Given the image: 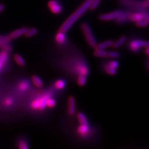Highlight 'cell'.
Wrapping results in <instances>:
<instances>
[{"label": "cell", "mask_w": 149, "mask_h": 149, "mask_svg": "<svg viewBox=\"0 0 149 149\" xmlns=\"http://www.w3.org/2000/svg\"><path fill=\"white\" fill-rule=\"evenodd\" d=\"M92 1L93 0H86V1L84 2L75 11L73 14H72L71 16H69L67 19L66 21L63 23L61 27H60L59 31L64 32V33L67 32L70 29V28L73 26L74 23L78 19V18H80L83 14L85 13V12L87 11V9L88 8H90V4Z\"/></svg>", "instance_id": "obj_1"}, {"label": "cell", "mask_w": 149, "mask_h": 149, "mask_svg": "<svg viewBox=\"0 0 149 149\" xmlns=\"http://www.w3.org/2000/svg\"><path fill=\"white\" fill-rule=\"evenodd\" d=\"M81 28L83 33L85 36L88 44L91 47V48H95L97 45L96 40L93 36L91 28L86 22H83L81 24Z\"/></svg>", "instance_id": "obj_2"}, {"label": "cell", "mask_w": 149, "mask_h": 149, "mask_svg": "<svg viewBox=\"0 0 149 149\" xmlns=\"http://www.w3.org/2000/svg\"><path fill=\"white\" fill-rule=\"evenodd\" d=\"M123 13V12L122 11H120V10L114 11L113 12H111L109 13L101 15L99 16V19L101 21H112V20L118 19Z\"/></svg>", "instance_id": "obj_3"}, {"label": "cell", "mask_w": 149, "mask_h": 149, "mask_svg": "<svg viewBox=\"0 0 149 149\" xmlns=\"http://www.w3.org/2000/svg\"><path fill=\"white\" fill-rule=\"evenodd\" d=\"M128 19L130 21L134 22H137L142 19H146L147 21H148V16L147 14L145 15L143 13H137L129 14Z\"/></svg>", "instance_id": "obj_4"}, {"label": "cell", "mask_w": 149, "mask_h": 149, "mask_svg": "<svg viewBox=\"0 0 149 149\" xmlns=\"http://www.w3.org/2000/svg\"><path fill=\"white\" fill-rule=\"evenodd\" d=\"M27 29H28L27 27H22V28H20V29H18L13 31L8 35L9 39L11 40L15 39L18 38V37L22 36V35H24L25 32H26Z\"/></svg>", "instance_id": "obj_5"}, {"label": "cell", "mask_w": 149, "mask_h": 149, "mask_svg": "<svg viewBox=\"0 0 149 149\" xmlns=\"http://www.w3.org/2000/svg\"><path fill=\"white\" fill-rule=\"evenodd\" d=\"M48 6L51 11L54 14H59L62 12V7L55 0H51L48 3Z\"/></svg>", "instance_id": "obj_6"}, {"label": "cell", "mask_w": 149, "mask_h": 149, "mask_svg": "<svg viewBox=\"0 0 149 149\" xmlns=\"http://www.w3.org/2000/svg\"><path fill=\"white\" fill-rule=\"evenodd\" d=\"M75 112V100L73 96H70L68 100V113L72 116Z\"/></svg>", "instance_id": "obj_7"}, {"label": "cell", "mask_w": 149, "mask_h": 149, "mask_svg": "<svg viewBox=\"0 0 149 149\" xmlns=\"http://www.w3.org/2000/svg\"><path fill=\"white\" fill-rule=\"evenodd\" d=\"M113 44V41L112 40H108L102 42L100 43V44H97L95 47V49L98 50H105L106 49H108L110 47H112V45Z\"/></svg>", "instance_id": "obj_8"}, {"label": "cell", "mask_w": 149, "mask_h": 149, "mask_svg": "<svg viewBox=\"0 0 149 149\" xmlns=\"http://www.w3.org/2000/svg\"><path fill=\"white\" fill-rule=\"evenodd\" d=\"M78 132L82 137H85L89 133V127L88 125H81L78 129Z\"/></svg>", "instance_id": "obj_9"}, {"label": "cell", "mask_w": 149, "mask_h": 149, "mask_svg": "<svg viewBox=\"0 0 149 149\" xmlns=\"http://www.w3.org/2000/svg\"><path fill=\"white\" fill-rule=\"evenodd\" d=\"M8 52L3 50L2 52H0V73L1 72V70L4 65V63L6 62V61L8 59Z\"/></svg>", "instance_id": "obj_10"}, {"label": "cell", "mask_w": 149, "mask_h": 149, "mask_svg": "<svg viewBox=\"0 0 149 149\" xmlns=\"http://www.w3.org/2000/svg\"><path fill=\"white\" fill-rule=\"evenodd\" d=\"M126 39H127L126 36H123L122 37H120L117 41L115 42L114 43L113 42V45H112V47H113V48L114 49H118L119 47L122 45L125 41H126Z\"/></svg>", "instance_id": "obj_11"}, {"label": "cell", "mask_w": 149, "mask_h": 149, "mask_svg": "<svg viewBox=\"0 0 149 149\" xmlns=\"http://www.w3.org/2000/svg\"><path fill=\"white\" fill-rule=\"evenodd\" d=\"M13 58L18 65H19V66H21V67L25 66L26 62L24 61V60L19 54H15V55H14Z\"/></svg>", "instance_id": "obj_12"}, {"label": "cell", "mask_w": 149, "mask_h": 149, "mask_svg": "<svg viewBox=\"0 0 149 149\" xmlns=\"http://www.w3.org/2000/svg\"><path fill=\"white\" fill-rule=\"evenodd\" d=\"M32 81L37 88H42L43 86V81L37 75H33L32 77Z\"/></svg>", "instance_id": "obj_13"}, {"label": "cell", "mask_w": 149, "mask_h": 149, "mask_svg": "<svg viewBox=\"0 0 149 149\" xmlns=\"http://www.w3.org/2000/svg\"><path fill=\"white\" fill-rule=\"evenodd\" d=\"M55 40L57 43L60 44H63L65 42V36L64 32L58 31L57 35H56Z\"/></svg>", "instance_id": "obj_14"}, {"label": "cell", "mask_w": 149, "mask_h": 149, "mask_svg": "<svg viewBox=\"0 0 149 149\" xmlns=\"http://www.w3.org/2000/svg\"><path fill=\"white\" fill-rule=\"evenodd\" d=\"M0 49L6 52H9L12 50V47L9 44V42L0 41Z\"/></svg>", "instance_id": "obj_15"}, {"label": "cell", "mask_w": 149, "mask_h": 149, "mask_svg": "<svg viewBox=\"0 0 149 149\" xmlns=\"http://www.w3.org/2000/svg\"><path fill=\"white\" fill-rule=\"evenodd\" d=\"M77 118L81 125H88V120L83 113H78L77 114Z\"/></svg>", "instance_id": "obj_16"}, {"label": "cell", "mask_w": 149, "mask_h": 149, "mask_svg": "<svg viewBox=\"0 0 149 149\" xmlns=\"http://www.w3.org/2000/svg\"><path fill=\"white\" fill-rule=\"evenodd\" d=\"M37 33H38V29H37V28L32 27L31 28V29H27L24 34L25 36L27 37H31L36 35Z\"/></svg>", "instance_id": "obj_17"}, {"label": "cell", "mask_w": 149, "mask_h": 149, "mask_svg": "<svg viewBox=\"0 0 149 149\" xmlns=\"http://www.w3.org/2000/svg\"><path fill=\"white\" fill-rule=\"evenodd\" d=\"M93 55L96 57L99 58H104L107 57V52L104 50H98L95 49V51L93 53Z\"/></svg>", "instance_id": "obj_18"}, {"label": "cell", "mask_w": 149, "mask_h": 149, "mask_svg": "<svg viewBox=\"0 0 149 149\" xmlns=\"http://www.w3.org/2000/svg\"><path fill=\"white\" fill-rule=\"evenodd\" d=\"M78 84L80 86H83L85 85L86 82V76L83 75V74H80L78 77V80H77Z\"/></svg>", "instance_id": "obj_19"}, {"label": "cell", "mask_w": 149, "mask_h": 149, "mask_svg": "<svg viewBox=\"0 0 149 149\" xmlns=\"http://www.w3.org/2000/svg\"><path fill=\"white\" fill-rule=\"evenodd\" d=\"M105 70L107 73L110 74V75H113V76L115 75L116 73H117V72H116V69L110 67L109 65H106V66L105 67Z\"/></svg>", "instance_id": "obj_20"}, {"label": "cell", "mask_w": 149, "mask_h": 149, "mask_svg": "<svg viewBox=\"0 0 149 149\" xmlns=\"http://www.w3.org/2000/svg\"><path fill=\"white\" fill-rule=\"evenodd\" d=\"M55 86L58 90H62L65 86V82L63 80H59L55 82Z\"/></svg>", "instance_id": "obj_21"}, {"label": "cell", "mask_w": 149, "mask_h": 149, "mask_svg": "<svg viewBox=\"0 0 149 149\" xmlns=\"http://www.w3.org/2000/svg\"><path fill=\"white\" fill-rule=\"evenodd\" d=\"M18 149H29V147L25 141L20 140L18 142Z\"/></svg>", "instance_id": "obj_22"}, {"label": "cell", "mask_w": 149, "mask_h": 149, "mask_svg": "<svg viewBox=\"0 0 149 149\" xmlns=\"http://www.w3.org/2000/svg\"><path fill=\"white\" fill-rule=\"evenodd\" d=\"M148 21H147L146 19H142L136 22V24L137 27H146L148 26Z\"/></svg>", "instance_id": "obj_23"}, {"label": "cell", "mask_w": 149, "mask_h": 149, "mask_svg": "<svg viewBox=\"0 0 149 149\" xmlns=\"http://www.w3.org/2000/svg\"><path fill=\"white\" fill-rule=\"evenodd\" d=\"M107 57L111 58H118L120 57V54L117 52H107Z\"/></svg>", "instance_id": "obj_24"}, {"label": "cell", "mask_w": 149, "mask_h": 149, "mask_svg": "<svg viewBox=\"0 0 149 149\" xmlns=\"http://www.w3.org/2000/svg\"><path fill=\"white\" fill-rule=\"evenodd\" d=\"M100 1L101 0H93L90 6V9L91 10H95V9L97 7V6L99 5Z\"/></svg>", "instance_id": "obj_25"}, {"label": "cell", "mask_w": 149, "mask_h": 149, "mask_svg": "<svg viewBox=\"0 0 149 149\" xmlns=\"http://www.w3.org/2000/svg\"><path fill=\"white\" fill-rule=\"evenodd\" d=\"M55 104V101L52 98H48L46 101V106L49 107V108H54Z\"/></svg>", "instance_id": "obj_26"}, {"label": "cell", "mask_w": 149, "mask_h": 149, "mask_svg": "<svg viewBox=\"0 0 149 149\" xmlns=\"http://www.w3.org/2000/svg\"><path fill=\"white\" fill-rule=\"evenodd\" d=\"M27 88L28 85L25 81H22L19 83V90L21 91H25L27 89Z\"/></svg>", "instance_id": "obj_27"}, {"label": "cell", "mask_w": 149, "mask_h": 149, "mask_svg": "<svg viewBox=\"0 0 149 149\" xmlns=\"http://www.w3.org/2000/svg\"><path fill=\"white\" fill-rule=\"evenodd\" d=\"M13 102V101L11 97H6V98L4 100V104L6 106H9L12 105Z\"/></svg>", "instance_id": "obj_28"}, {"label": "cell", "mask_w": 149, "mask_h": 149, "mask_svg": "<svg viewBox=\"0 0 149 149\" xmlns=\"http://www.w3.org/2000/svg\"><path fill=\"white\" fill-rule=\"evenodd\" d=\"M109 65L111 67H113L115 69H117L119 67V63L117 61H116V60H112V61H111L109 63Z\"/></svg>", "instance_id": "obj_29"}, {"label": "cell", "mask_w": 149, "mask_h": 149, "mask_svg": "<svg viewBox=\"0 0 149 149\" xmlns=\"http://www.w3.org/2000/svg\"><path fill=\"white\" fill-rule=\"evenodd\" d=\"M11 40L9 39L8 36H1L0 35V41L6 42H10Z\"/></svg>", "instance_id": "obj_30"}, {"label": "cell", "mask_w": 149, "mask_h": 149, "mask_svg": "<svg viewBox=\"0 0 149 149\" xmlns=\"http://www.w3.org/2000/svg\"><path fill=\"white\" fill-rule=\"evenodd\" d=\"M149 5V0H144L142 2V8H148Z\"/></svg>", "instance_id": "obj_31"}, {"label": "cell", "mask_w": 149, "mask_h": 149, "mask_svg": "<svg viewBox=\"0 0 149 149\" xmlns=\"http://www.w3.org/2000/svg\"><path fill=\"white\" fill-rule=\"evenodd\" d=\"M4 8H5V6H4L3 4H0V13L2 12L4 10Z\"/></svg>", "instance_id": "obj_32"}, {"label": "cell", "mask_w": 149, "mask_h": 149, "mask_svg": "<svg viewBox=\"0 0 149 149\" xmlns=\"http://www.w3.org/2000/svg\"><path fill=\"white\" fill-rule=\"evenodd\" d=\"M148 51H149V50H148V47H146V54H147V55H148Z\"/></svg>", "instance_id": "obj_33"}]
</instances>
